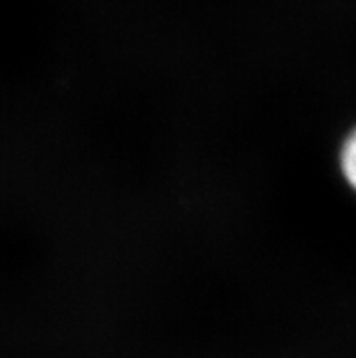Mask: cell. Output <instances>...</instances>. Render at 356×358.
Segmentation results:
<instances>
[{
  "label": "cell",
  "mask_w": 356,
  "mask_h": 358,
  "mask_svg": "<svg viewBox=\"0 0 356 358\" xmlns=\"http://www.w3.org/2000/svg\"><path fill=\"white\" fill-rule=\"evenodd\" d=\"M342 171L348 182L356 189V129L351 133L342 150Z\"/></svg>",
  "instance_id": "obj_1"
}]
</instances>
